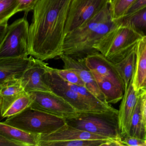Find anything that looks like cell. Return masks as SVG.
Here are the masks:
<instances>
[{
  "mask_svg": "<svg viewBox=\"0 0 146 146\" xmlns=\"http://www.w3.org/2000/svg\"><path fill=\"white\" fill-rule=\"evenodd\" d=\"M72 0H40L29 29V55L40 60L63 54L65 27Z\"/></svg>",
  "mask_w": 146,
  "mask_h": 146,
  "instance_id": "cell-1",
  "label": "cell"
},
{
  "mask_svg": "<svg viewBox=\"0 0 146 146\" xmlns=\"http://www.w3.org/2000/svg\"><path fill=\"white\" fill-rule=\"evenodd\" d=\"M118 25L113 19L111 6L109 3L82 26L66 35L63 54L79 60L98 52L96 50V46Z\"/></svg>",
  "mask_w": 146,
  "mask_h": 146,
  "instance_id": "cell-2",
  "label": "cell"
},
{
  "mask_svg": "<svg viewBox=\"0 0 146 146\" xmlns=\"http://www.w3.org/2000/svg\"><path fill=\"white\" fill-rule=\"evenodd\" d=\"M65 120L72 127L111 140L122 141L117 109L103 112H77Z\"/></svg>",
  "mask_w": 146,
  "mask_h": 146,
  "instance_id": "cell-3",
  "label": "cell"
},
{
  "mask_svg": "<svg viewBox=\"0 0 146 146\" xmlns=\"http://www.w3.org/2000/svg\"><path fill=\"white\" fill-rule=\"evenodd\" d=\"M142 37L130 26L119 25L100 42L96 50L116 64L136 46Z\"/></svg>",
  "mask_w": 146,
  "mask_h": 146,
  "instance_id": "cell-4",
  "label": "cell"
},
{
  "mask_svg": "<svg viewBox=\"0 0 146 146\" xmlns=\"http://www.w3.org/2000/svg\"><path fill=\"white\" fill-rule=\"evenodd\" d=\"M4 123L37 135L51 134L66 125L65 119L30 106Z\"/></svg>",
  "mask_w": 146,
  "mask_h": 146,
  "instance_id": "cell-5",
  "label": "cell"
},
{
  "mask_svg": "<svg viewBox=\"0 0 146 146\" xmlns=\"http://www.w3.org/2000/svg\"><path fill=\"white\" fill-rule=\"evenodd\" d=\"M43 79L51 91L63 97L78 112H103L117 109H108L90 101L70 88L67 82L58 75L54 68L48 66Z\"/></svg>",
  "mask_w": 146,
  "mask_h": 146,
  "instance_id": "cell-6",
  "label": "cell"
},
{
  "mask_svg": "<svg viewBox=\"0 0 146 146\" xmlns=\"http://www.w3.org/2000/svg\"><path fill=\"white\" fill-rule=\"evenodd\" d=\"M29 25L26 17L9 25L7 32L0 41V59L28 57Z\"/></svg>",
  "mask_w": 146,
  "mask_h": 146,
  "instance_id": "cell-7",
  "label": "cell"
},
{
  "mask_svg": "<svg viewBox=\"0 0 146 146\" xmlns=\"http://www.w3.org/2000/svg\"><path fill=\"white\" fill-rule=\"evenodd\" d=\"M109 3V0H72L66 24V36L87 23Z\"/></svg>",
  "mask_w": 146,
  "mask_h": 146,
  "instance_id": "cell-8",
  "label": "cell"
},
{
  "mask_svg": "<svg viewBox=\"0 0 146 146\" xmlns=\"http://www.w3.org/2000/svg\"><path fill=\"white\" fill-rule=\"evenodd\" d=\"M29 93L33 100L31 106L32 108L65 119L77 113V110L68 102L52 91Z\"/></svg>",
  "mask_w": 146,
  "mask_h": 146,
  "instance_id": "cell-9",
  "label": "cell"
},
{
  "mask_svg": "<svg viewBox=\"0 0 146 146\" xmlns=\"http://www.w3.org/2000/svg\"><path fill=\"white\" fill-rule=\"evenodd\" d=\"M48 66L43 60L32 56L29 65L20 78L25 92L51 91L43 79Z\"/></svg>",
  "mask_w": 146,
  "mask_h": 146,
  "instance_id": "cell-10",
  "label": "cell"
},
{
  "mask_svg": "<svg viewBox=\"0 0 146 146\" xmlns=\"http://www.w3.org/2000/svg\"><path fill=\"white\" fill-rule=\"evenodd\" d=\"M85 60L86 66L92 72L108 79L125 91L124 84L115 64L99 52L88 55Z\"/></svg>",
  "mask_w": 146,
  "mask_h": 146,
  "instance_id": "cell-11",
  "label": "cell"
},
{
  "mask_svg": "<svg viewBox=\"0 0 146 146\" xmlns=\"http://www.w3.org/2000/svg\"><path fill=\"white\" fill-rule=\"evenodd\" d=\"M60 58L64 63V69H70L76 72L90 92L102 101L108 103L92 72L86 66L85 58L74 59L63 54Z\"/></svg>",
  "mask_w": 146,
  "mask_h": 146,
  "instance_id": "cell-12",
  "label": "cell"
},
{
  "mask_svg": "<svg viewBox=\"0 0 146 146\" xmlns=\"http://www.w3.org/2000/svg\"><path fill=\"white\" fill-rule=\"evenodd\" d=\"M133 78L134 76L125 90L118 110L119 123L122 137L127 135L131 119L138 99V92L134 88Z\"/></svg>",
  "mask_w": 146,
  "mask_h": 146,
  "instance_id": "cell-13",
  "label": "cell"
},
{
  "mask_svg": "<svg viewBox=\"0 0 146 146\" xmlns=\"http://www.w3.org/2000/svg\"><path fill=\"white\" fill-rule=\"evenodd\" d=\"M32 56L0 59V85L15 79H20L29 65Z\"/></svg>",
  "mask_w": 146,
  "mask_h": 146,
  "instance_id": "cell-14",
  "label": "cell"
},
{
  "mask_svg": "<svg viewBox=\"0 0 146 146\" xmlns=\"http://www.w3.org/2000/svg\"><path fill=\"white\" fill-rule=\"evenodd\" d=\"M80 139L107 140L109 139L100 135L72 127L67 124L61 129L51 134L39 135V143L40 141H61Z\"/></svg>",
  "mask_w": 146,
  "mask_h": 146,
  "instance_id": "cell-15",
  "label": "cell"
},
{
  "mask_svg": "<svg viewBox=\"0 0 146 146\" xmlns=\"http://www.w3.org/2000/svg\"><path fill=\"white\" fill-rule=\"evenodd\" d=\"M1 115L5 112L11 104L25 92L21 79L10 80L0 85Z\"/></svg>",
  "mask_w": 146,
  "mask_h": 146,
  "instance_id": "cell-16",
  "label": "cell"
},
{
  "mask_svg": "<svg viewBox=\"0 0 146 146\" xmlns=\"http://www.w3.org/2000/svg\"><path fill=\"white\" fill-rule=\"evenodd\" d=\"M136 64L133 78V86L138 92L146 77V36H143L137 45Z\"/></svg>",
  "mask_w": 146,
  "mask_h": 146,
  "instance_id": "cell-17",
  "label": "cell"
},
{
  "mask_svg": "<svg viewBox=\"0 0 146 146\" xmlns=\"http://www.w3.org/2000/svg\"><path fill=\"white\" fill-rule=\"evenodd\" d=\"M0 135L25 144L26 146H39V135L9 125L3 122L0 123Z\"/></svg>",
  "mask_w": 146,
  "mask_h": 146,
  "instance_id": "cell-18",
  "label": "cell"
},
{
  "mask_svg": "<svg viewBox=\"0 0 146 146\" xmlns=\"http://www.w3.org/2000/svg\"><path fill=\"white\" fill-rule=\"evenodd\" d=\"M136 47L127 56L115 64L124 84L125 90L128 88L134 76L136 64Z\"/></svg>",
  "mask_w": 146,
  "mask_h": 146,
  "instance_id": "cell-19",
  "label": "cell"
},
{
  "mask_svg": "<svg viewBox=\"0 0 146 146\" xmlns=\"http://www.w3.org/2000/svg\"><path fill=\"white\" fill-rule=\"evenodd\" d=\"M108 104H116L121 101L123 96V90L106 78L92 72Z\"/></svg>",
  "mask_w": 146,
  "mask_h": 146,
  "instance_id": "cell-20",
  "label": "cell"
},
{
  "mask_svg": "<svg viewBox=\"0 0 146 146\" xmlns=\"http://www.w3.org/2000/svg\"><path fill=\"white\" fill-rule=\"evenodd\" d=\"M115 20L118 25H128L143 36H146V6L132 14Z\"/></svg>",
  "mask_w": 146,
  "mask_h": 146,
  "instance_id": "cell-21",
  "label": "cell"
},
{
  "mask_svg": "<svg viewBox=\"0 0 146 146\" xmlns=\"http://www.w3.org/2000/svg\"><path fill=\"white\" fill-rule=\"evenodd\" d=\"M146 139V132L140 110V99L138 95L137 102L131 119L127 135Z\"/></svg>",
  "mask_w": 146,
  "mask_h": 146,
  "instance_id": "cell-22",
  "label": "cell"
},
{
  "mask_svg": "<svg viewBox=\"0 0 146 146\" xmlns=\"http://www.w3.org/2000/svg\"><path fill=\"white\" fill-rule=\"evenodd\" d=\"M33 102V98L30 93L25 92L17 98L7 109L2 115L1 119L8 118L22 112L31 106Z\"/></svg>",
  "mask_w": 146,
  "mask_h": 146,
  "instance_id": "cell-23",
  "label": "cell"
},
{
  "mask_svg": "<svg viewBox=\"0 0 146 146\" xmlns=\"http://www.w3.org/2000/svg\"><path fill=\"white\" fill-rule=\"evenodd\" d=\"M19 0H0V25L8 26L12 17L19 12Z\"/></svg>",
  "mask_w": 146,
  "mask_h": 146,
  "instance_id": "cell-24",
  "label": "cell"
},
{
  "mask_svg": "<svg viewBox=\"0 0 146 146\" xmlns=\"http://www.w3.org/2000/svg\"><path fill=\"white\" fill-rule=\"evenodd\" d=\"M107 140H75L61 141L39 142V146H104Z\"/></svg>",
  "mask_w": 146,
  "mask_h": 146,
  "instance_id": "cell-25",
  "label": "cell"
},
{
  "mask_svg": "<svg viewBox=\"0 0 146 146\" xmlns=\"http://www.w3.org/2000/svg\"><path fill=\"white\" fill-rule=\"evenodd\" d=\"M137 0H118L112 7L113 19L123 17L127 11L136 2Z\"/></svg>",
  "mask_w": 146,
  "mask_h": 146,
  "instance_id": "cell-26",
  "label": "cell"
},
{
  "mask_svg": "<svg viewBox=\"0 0 146 146\" xmlns=\"http://www.w3.org/2000/svg\"><path fill=\"white\" fill-rule=\"evenodd\" d=\"M58 75L64 81L79 86H85L84 82L80 78L78 74L72 70L70 69H55Z\"/></svg>",
  "mask_w": 146,
  "mask_h": 146,
  "instance_id": "cell-27",
  "label": "cell"
},
{
  "mask_svg": "<svg viewBox=\"0 0 146 146\" xmlns=\"http://www.w3.org/2000/svg\"><path fill=\"white\" fill-rule=\"evenodd\" d=\"M124 146H146V139L125 136L122 138Z\"/></svg>",
  "mask_w": 146,
  "mask_h": 146,
  "instance_id": "cell-28",
  "label": "cell"
},
{
  "mask_svg": "<svg viewBox=\"0 0 146 146\" xmlns=\"http://www.w3.org/2000/svg\"><path fill=\"white\" fill-rule=\"evenodd\" d=\"M140 99V110L143 125L146 132V90L138 91Z\"/></svg>",
  "mask_w": 146,
  "mask_h": 146,
  "instance_id": "cell-29",
  "label": "cell"
},
{
  "mask_svg": "<svg viewBox=\"0 0 146 146\" xmlns=\"http://www.w3.org/2000/svg\"><path fill=\"white\" fill-rule=\"evenodd\" d=\"M40 0H19V12L29 13L33 11L34 7Z\"/></svg>",
  "mask_w": 146,
  "mask_h": 146,
  "instance_id": "cell-30",
  "label": "cell"
},
{
  "mask_svg": "<svg viewBox=\"0 0 146 146\" xmlns=\"http://www.w3.org/2000/svg\"><path fill=\"white\" fill-rule=\"evenodd\" d=\"M0 146H26V145L21 142L0 135Z\"/></svg>",
  "mask_w": 146,
  "mask_h": 146,
  "instance_id": "cell-31",
  "label": "cell"
},
{
  "mask_svg": "<svg viewBox=\"0 0 146 146\" xmlns=\"http://www.w3.org/2000/svg\"><path fill=\"white\" fill-rule=\"evenodd\" d=\"M145 6H146V0H137L136 2L127 11L123 17L132 14L137 10Z\"/></svg>",
  "mask_w": 146,
  "mask_h": 146,
  "instance_id": "cell-32",
  "label": "cell"
},
{
  "mask_svg": "<svg viewBox=\"0 0 146 146\" xmlns=\"http://www.w3.org/2000/svg\"><path fill=\"white\" fill-rule=\"evenodd\" d=\"M146 90V77L142 85L140 90Z\"/></svg>",
  "mask_w": 146,
  "mask_h": 146,
  "instance_id": "cell-33",
  "label": "cell"
},
{
  "mask_svg": "<svg viewBox=\"0 0 146 146\" xmlns=\"http://www.w3.org/2000/svg\"><path fill=\"white\" fill-rule=\"evenodd\" d=\"M117 1L118 0H109V2H110L111 6H113L117 2Z\"/></svg>",
  "mask_w": 146,
  "mask_h": 146,
  "instance_id": "cell-34",
  "label": "cell"
}]
</instances>
